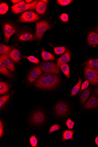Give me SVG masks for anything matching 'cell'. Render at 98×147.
<instances>
[{"instance_id": "1", "label": "cell", "mask_w": 98, "mask_h": 147, "mask_svg": "<svg viewBox=\"0 0 98 147\" xmlns=\"http://www.w3.org/2000/svg\"><path fill=\"white\" fill-rule=\"evenodd\" d=\"M59 82V79L57 76L53 74L45 73L37 80L35 86L41 89H50L56 87Z\"/></svg>"}, {"instance_id": "2", "label": "cell", "mask_w": 98, "mask_h": 147, "mask_svg": "<svg viewBox=\"0 0 98 147\" xmlns=\"http://www.w3.org/2000/svg\"><path fill=\"white\" fill-rule=\"evenodd\" d=\"M38 1H35L29 3H26L24 1L15 4L11 7V11L15 14H18L28 10H36Z\"/></svg>"}, {"instance_id": "3", "label": "cell", "mask_w": 98, "mask_h": 147, "mask_svg": "<svg viewBox=\"0 0 98 147\" xmlns=\"http://www.w3.org/2000/svg\"><path fill=\"white\" fill-rule=\"evenodd\" d=\"M2 26L4 33L5 42L8 44L10 37L18 32V29L15 24L11 22H5L2 24Z\"/></svg>"}, {"instance_id": "4", "label": "cell", "mask_w": 98, "mask_h": 147, "mask_svg": "<svg viewBox=\"0 0 98 147\" xmlns=\"http://www.w3.org/2000/svg\"><path fill=\"white\" fill-rule=\"evenodd\" d=\"M47 20L39 21L36 23L35 36L38 41H40L45 33L48 30H50L52 25Z\"/></svg>"}, {"instance_id": "5", "label": "cell", "mask_w": 98, "mask_h": 147, "mask_svg": "<svg viewBox=\"0 0 98 147\" xmlns=\"http://www.w3.org/2000/svg\"><path fill=\"white\" fill-rule=\"evenodd\" d=\"M40 67L42 71L45 73L53 74H58L59 73L57 64L49 61H44L41 63Z\"/></svg>"}, {"instance_id": "6", "label": "cell", "mask_w": 98, "mask_h": 147, "mask_svg": "<svg viewBox=\"0 0 98 147\" xmlns=\"http://www.w3.org/2000/svg\"><path fill=\"white\" fill-rule=\"evenodd\" d=\"M40 19V17L36 13L31 11L23 12L19 19L21 22H36Z\"/></svg>"}, {"instance_id": "7", "label": "cell", "mask_w": 98, "mask_h": 147, "mask_svg": "<svg viewBox=\"0 0 98 147\" xmlns=\"http://www.w3.org/2000/svg\"><path fill=\"white\" fill-rule=\"evenodd\" d=\"M16 36L17 41L22 42L34 40L36 37L32 33L25 30L19 31L16 34Z\"/></svg>"}, {"instance_id": "8", "label": "cell", "mask_w": 98, "mask_h": 147, "mask_svg": "<svg viewBox=\"0 0 98 147\" xmlns=\"http://www.w3.org/2000/svg\"><path fill=\"white\" fill-rule=\"evenodd\" d=\"M85 76V79L89 80L91 84L93 86L98 85V77L94 69L86 66Z\"/></svg>"}, {"instance_id": "9", "label": "cell", "mask_w": 98, "mask_h": 147, "mask_svg": "<svg viewBox=\"0 0 98 147\" xmlns=\"http://www.w3.org/2000/svg\"><path fill=\"white\" fill-rule=\"evenodd\" d=\"M42 71L40 67L38 65L35 67L30 72L28 77V80L30 82H34L41 74Z\"/></svg>"}, {"instance_id": "10", "label": "cell", "mask_w": 98, "mask_h": 147, "mask_svg": "<svg viewBox=\"0 0 98 147\" xmlns=\"http://www.w3.org/2000/svg\"><path fill=\"white\" fill-rule=\"evenodd\" d=\"M0 58L1 59L7 68L12 72L15 71V66L14 62L7 55H1Z\"/></svg>"}, {"instance_id": "11", "label": "cell", "mask_w": 98, "mask_h": 147, "mask_svg": "<svg viewBox=\"0 0 98 147\" xmlns=\"http://www.w3.org/2000/svg\"><path fill=\"white\" fill-rule=\"evenodd\" d=\"M55 110L58 115L61 116H65L68 112V106L65 103L60 102L56 105Z\"/></svg>"}, {"instance_id": "12", "label": "cell", "mask_w": 98, "mask_h": 147, "mask_svg": "<svg viewBox=\"0 0 98 147\" xmlns=\"http://www.w3.org/2000/svg\"><path fill=\"white\" fill-rule=\"evenodd\" d=\"M70 60V54L69 50L67 49L64 54L59 58L57 61V65L58 69L63 64L69 62Z\"/></svg>"}, {"instance_id": "13", "label": "cell", "mask_w": 98, "mask_h": 147, "mask_svg": "<svg viewBox=\"0 0 98 147\" xmlns=\"http://www.w3.org/2000/svg\"><path fill=\"white\" fill-rule=\"evenodd\" d=\"M98 106V99L93 94L84 106L86 109H93Z\"/></svg>"}, {"instance_id": "14", "label": "cell", "mask_w": 98, "mask_h": 147, "mask_svg": "<svg viewBox=\"0 0 98 147\" xmlns=\"http://www.w3.org/2000/svg\"><path fill=\"white\" fill-rule=\"evenodd\" d=\"M9 56L16 63L18 62L21 59L20 52L16 47L14 48Z\"/></svg>"}, {"instance_id": "15", "label": "cell", "mask_w": 98, "mask_h": 147, "mask_svg": "<svg viewBox=\"0 0 98 147\" xmlns=\"http://www.w3.org/2000/svg\"><path fill=\"white\" fill-rule=\"evenodd\" d=\"M88 41V44L91 46L98 45V34L92 32L89 35Z\"/></svg>"}, {"instance_id": "16", "label": "cell", "mask_w": 98, "mask_h": 147, "mask_svg": "<svg viewBox=\"0 0 98 147\" xmlns=\"http://www.w3.org/2000/svg\"><path fill=\"white\" fill-rule=\"evenodd\" d=\"M0 73L9 78H12L14 76L13 74L7 70L3 61L1 58H0Z\"/></svg>"}, {"instance_id": "17", "label": "cell", "mask_w": 98, "mask_h": 147, "mask_svg": "<svg viewBox=\"0 0 98 147\" xmlns=\"http://www.w3.org/2000/svg\"><path fill=\"white\" fill-rule=\"evenodd\" d=\"M44 119V115L41 112H36L33 115L32 121L36 124H39L43 123Z\"/></svg>"}, {"instance_id": "18", "label": "cell", "mask_w": 98, "mask_h": 147, "mask_svg": "<svg viewBox=\"0 0 98 147\" xmlns=\"http://www.w3.org/2000/svg\"><path fill=\"white\" fill-rule=\"evenodd\" d=\"M14 45L7 46L3 44L0 45V54L1 55H9Z\"/></svg>"}, {"instance_id": "19", "label": "cell", "mask_w": 98, "mask_h": 147, "mask_svg": "<svg viewBox=\"0 0 98 147\" xmlns=\"http://www.w3.org/2000/svg\"><path fill=\"white\" fill-rule=\"evenodd\" d=\"M47 8L46 4L40 1H38L37 4L36 10L39 14L43 15L45 12Z\"/></svg>"}, {"instance_id": "20", "label": "cell", "mask_w": 98, "mask_h": 147, "mask_svg": "<svg viewBox=\"0 0 98 147\" xmlns=\"http://www.w3.org/2000/svg\"><path fill=\"white\" fill-rule=\"evenodd\" d=\"M75 130H66L63 132L62 140L64 142L69 140H72L74 139V135Z\"/></svg>"}, {"instance_id": "21", "label": "cell", "mask_w": 98, "mask_h": 147, "mask_svg": "<svg viewBox=\"0 0 98 147\" xmlns=\"http://www.w3.org/2000/svg\"><path fill=\"white\" fill-rule=\"evenodd\" d=\"M41 56L44 60L45 61L54 60L55 59L53 55L51 53L46 51L43 49L41 50Z\"/></svg>"}, {"instance_id": "22", "label": "cell", "mask_w": 98, "mask_h": 147, "mask_svg": "<svg viewBox=\"0 0 98 147\" xmlns=\"http://www.w3.org/2000/svg\"><path fill=\"white\" fill-rule=\"evenodd\" d=\"M90 95V90L89 88L86 89L81 93L80 97V101L83 105L88 99Z\"/></svg>"}, {"instance_id": "23", "label": "cell", "mask_w": 98, "mask_h": 147, "mask_svg": "<svg viewBox=\"0 0 98 147\" xmlns=\"http://www.w3.org/2000/svg\"><path fill=\"white\" fill-rule=\"evenodd\" d=\"M9 89L8 84L7 82L1 81L0 83V94L3 95L7 92Z\"/></svg>"}, {"instance_id": "24", "label": "cell", "mask_w": 98, "mask_h": 147, "mask_svg": "<svg viewBox=\"0 0 98 147\" xmlns=\"http://www.w3.org/2000/svg\"><path fill=\"white\" fill-rule=\"evenodd\" d=\"M79 81L77 84L72 89L71 96H73L76 95L79 92L81 86L82 80L78 76Z\"/></svg>"}, {"instance_id": "25", "label": "cell", "mask_w": 98, "mask_h": 147, "mask_svg": "<svg viewBox=\"0 0 98 147\" xmlns=\"http://www.w3.org/2000/svg\"><path fill=\"white\" fill-rule=\"evenodd\" d=\"M85 64L87 67L91 68H98V59L89 60Z\"/></svg>"}, {"instance_id": "26", "label": "cell", "mask_w": 98, "mask_h": 147, "mask_svg": "<svg viewBox=\"0 0 98 147\" xmlns=\"http://www.w3.org/2000/svg\"><path fill=\"white\" fill-rule=\"evenodd\" d=\"M49 44L53 48L55 54L57 56L63 54L66 51V48L65 47H54L51 44Z\"/></svg>"}, {"instance_id": "27", "label": "cell", "mask_w": 98, "mask_h": 147, "mask_svg": "<svg viewBox=\"0 0 98 147\" xmlns=\"http://www.w3.org/2000/svg\"><path fill=\"white\" fill-rule=\"evenodd\" d=\"M60 68L62 71L65 76L68 78H70V69L67 64L65 63L62 65Z\"/></svg>"}, {"instance_id": "28", "label": "cell", "mask_w": 98, "mask_h": 147, "mask_svg": "<svg viewBox=\"0 0 98 147\" xmlns=\"http://www.w3.org/2000/svg\"><path fill=\"white\" fill-rule=\"evenodd\" d=\"M9 9L7 5L5 3H3L0 5V14L4 15L7 12Z\"/></svg>"}, {"instance_id": "29", "label": "cell", "mask_w": 98, "mask_h": 147, "mask_svg": "<svg viewBox=\"0 0 98 147\" xmlns=\"http://www.w3.org/2000/svg\"><path fill=\"white\" fill-rule=\"evenodd\" d=\"M22 58H26L30 62L36 64H38L40 62V61L38 59L33 56H30L28 57L24 56Z\"/></svg>"}, {"instance_id": "30", "label": "cell", "mask_w": 98, "mask_h": 147, "mask_svg": "<svg viewBox=\"0 0 98 147\" xmlns=\"http://www.w3.org/2000/svg\"><path fill=\"white\" fill-rule=\"evenodd\" d=\"M9 97L10 96L9 95H7L0 98V107L1 108L4 105L9 98Z\"/></svg>"}, {"instance_id": "31", "label": "cell", "mask_w": 98, "mask_h": 147, "mask_svg": "<svg viewBox=\"0 0 98 147\" xmlns=\"http://www.w3.org/2000/svg\"><path fill=\"white\" fill-rule=\"evenodd\" d=\"M66 124L69 129H72L75 123L69 118L67 120Z\"/></svg>"}, {"instance_id": "32", "label": "cell", "mask_w": 98, "mask_h": 147, "mask_svg": "<svg viewBox=\"0 0 98 147\" xmlns=\"http://www.w3.org/2000/svg\"><path fill=\"white\" fill-rule=\"evenodd\" d=\"M61 128L60 125L59 124H55L52 126L49 131V135L52 132L56 131L59 130Z\"/></svg>"}, {"instance_id": "33", "label": "cell", "mask_w": 98, "mask_h": 147, "mask_svg": "<svg viewBox=\"0 0 98 147\" xmlns=\"http://www.w3.org/2000/svg\"><path fill=\"white\" fill-rule=\"evenodd\" d=\"M30 142L32 147H36L37 146V140L35 135L32 136L30 139Z\"/></svg>"}, {"instance_id": "34", "label": "cell", "mask_w": 98, "mask_h": 147, "mask_svg": "<svg viewBox=\"0 0 98 147\" xmlns=\"http://www.w3.org/2000/svg\"><path fill=\"white\" fill-rule=\"evenodd\" d=\"M72 1L71 0H58L57 1V3L59 4L64 6L70 3Z\"/></svg>"}, {"instance_id": "35", "label": "cell", "mask_w": 98, "mask_h": 147, "mask_svg": "<svg viewBox=\"0 0 98 147\" xmlns=\"http://www.w3.org/2000/svg\"><path fill=\"white\" fill-rule=\"evenodd\" d=\"M89 80H86L82 84L79 93V96L80 95V93L81 91L84 90L86 89L89 86Z\"/></svg>"}, {"instance_id": "36", "label": "cell", "mask_w": 98, "mask_h": 147, "mask_svg": "<svg viewBox=\"0 0 98 147\" xmlns=\"http://www.w3.org/2000/svg\"><path fill=\"white\" fill-rule=\"evenodd\" d=\"M61 20L64 22H66L68 21V17L66 13H63L60 16Z\"/></svg>"}, {"instance_id": "37", "label": "cell", "mask_w": 98, "mask_h": 147, "mask_svg": "<svg viewBox=\"0 0 98 147\" xmlns=\"http://www.w3.org/2000/svg\"><path fill=\"white\" fill-rule=\"evenodd\" d=\"M3 127L1 121L0 122V137H1L3 135Z\"/></svg>"}, {"instance_id": "38", "label": "cell", "mask_w": 98, "mask_h": 147, "mask_svg": "<svg viewBox=\"0 0 98 147\" xmlns=\"http://www.w3.org/2000/svg\"><path fill=\"white\" fill-rule=\"evenodd\" d=\"M11 1L13 3L16 4L21 1H20V0H12Z\"/></svg>"}, {"instance_id": "39", "label": "cell", "mask_w": 98, "mask_h": 147, "mask_svg": "<svg viewBox=\"0 0 98 147\" xmlns=\"http://www.w3.org/2000/svg\"><path fill=\"white\" fill-rule=\"evenodd\" d=\"M95 94L98 97V88H95L94 90Z\"/></svg>"}, {"instance_id": "40", "label": "cell", "mask_w": 98, "mask_h": 147, "mask_svg": "<svg viewBox=\"0 0 98 147\" xmlns=\"http://www.w3.org/2000/svg\"><path fill=\"white\" fill-rule=\"evenodd\" d=\"M95 142L98 146V136L96 137L95 140Z\"/></svg>"}, {"instance_id": "41", "label": "cell", "mask_w": 98, "mask_h": 147, "mask_svg": "<svg viewBox=\"0 0 98 147\" xmlns=\"http://www.w3.org/2000/svg\"><path fill=\"white\" fill-rule=\"evenodd\" d=\"M32 1V0H26L25 1V2L26 3H31V2Z\"/></svg>"}, {"instance_id": "42", "label": "cell", "mask_w": 98, "mask_h": 147, "mask_svg": "<svg viewBox=\"0 0 98 147\" xmlns=\"http://www.w3.org/2000/svg\"><path fill=\"white\" fill-rule=\"evenodd\" d=\"M94 70H95L96 74L98 77V68L95 69Z\"/></svg>"}, {"instance_id": "43", "label": "cell", "mask_w": 98, "mask_h": 147, "mask_svg": "<svg viewBox=\"0 0 98 147\" xmlns=\"http://www.w3.org/2000/svg\"><path fill=\"white\" fill-rule=\"evenodd\" d=\"M41 1L43 2L46 5L47 4V3L48 2V1H46V0H44V1H43V0H42V1Z\"/></svg>"}, {"instance_id": "44", "label": "cell", "mask_w": 98, "mask_h": 147, "mask_svg": "<svg viewBox=\"0 0 98 147\" xmlns=\"http://www.w3.org/2000/svg\"><path fill=\"white\" fill-rule=\"evenodd\" d=\"M95 30L96 32H98V25H97V26L95 29Z\"/></svg>"}]
</instances>
